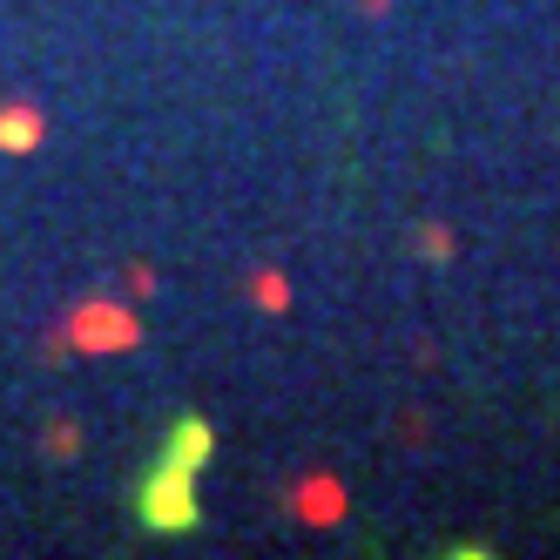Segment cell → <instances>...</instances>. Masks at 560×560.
Segmentation results:
<instances>
[{
	"instance_id": "obj_2",
	"label": "cell",
	"mask_w": 560,
	"mask_h": 560,
	"mask_svg": "<svg viewBox=\"0 0 560 560\" xmlns=\"http://www.w3.org/2000/svg\"><path fill=\"white\" fill-rule=\"evenodd\" d=\"M210 453H217V432H210L203 419H176L170 439H163V459H176V466H189V472L203 466Z\"/></svg>"
},
{
	"instance_id": "obj_3",
	"label": "cell",
	"mask_w": 560,
	"mask_h": 560,
	"mask_svg": "<svg viewBox=\"0 0 560 560\" xmlns=\"http://www.w3.org/2000/svg\"><path fill=\"white\" fill-rule=\"evenodd\" d=\"M42 115H34V108H0V149H8V155H21V149H34V142H42Z\"/></svg>"
},
{
	"instance_id": "obj_1",
	"label": "cell",
	"mask_w": 560,
	"mask_h": 560,
	"mask_svg": "<svg viewBox=\"0 0 560 560\" xmlns=\"http://www.w3.org/2000/svg\"><path fill=\"white\" fill-rule=\"evenodd\" d=\"M136 513H142L149 534H189L196 520H203V500H196V472L176 466V459H155V466L142 472V487H136Z\"/></svg>"
}]
</instances>
